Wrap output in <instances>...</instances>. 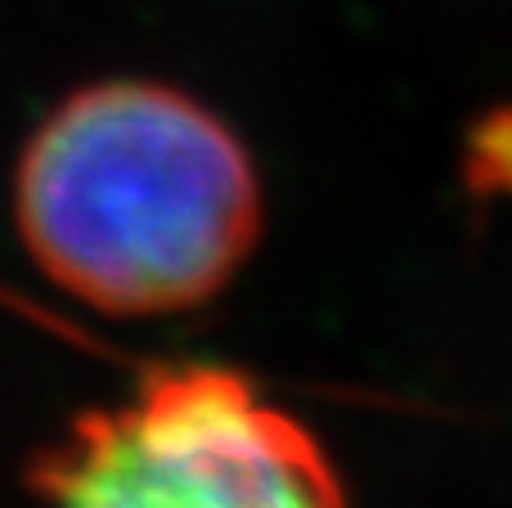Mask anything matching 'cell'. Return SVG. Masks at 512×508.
<instances>
[{
  "mask_svg": "<svg viewBox=\"0 0 512 508\" xmlns=\"http://www.w3.org/2000/svg\"><path fill=\"white\" fill-rule=\"evenodd\" d=\"M14 225L50 284L104 315L212 302L261 234V176L243 140L162 81H95L32 131Z\"/></svg>",
  "mask_w": 512,
  "mask_h": 508,
  "instance_id": "cell-1",
  "label": "cell"
},
{
  "mask_svg": "<svg viewBox=\"0 0 512 508\" xmlns=\"http://www.w3.org/2000/svg\"><path fill=\"white\" fill-rule=\"evenodd\" d=\"M41 508H346L324 446L243 374L149 369L32 459Z\"/></svg>",
  "mask_w": 512,
  "mask_h": 508,
  "instance_id": "cell-2",
  "label": "cell"
},
{
  "mask_svg": "<svg viewBox=\"0 0 512 508\" xmlns=\"http://www.w3.org/2000/svg\"><path fill=\"white\" fill-rule=\"evenodd\" d=\"M463 180L481 198H512V104L490 108L468 126Z\"/></svg>",
  "mask_w": 512,
  "mask_h": 508,
  "instance_id": "cell-3",
  "label": "cell"
}]
</instances>
